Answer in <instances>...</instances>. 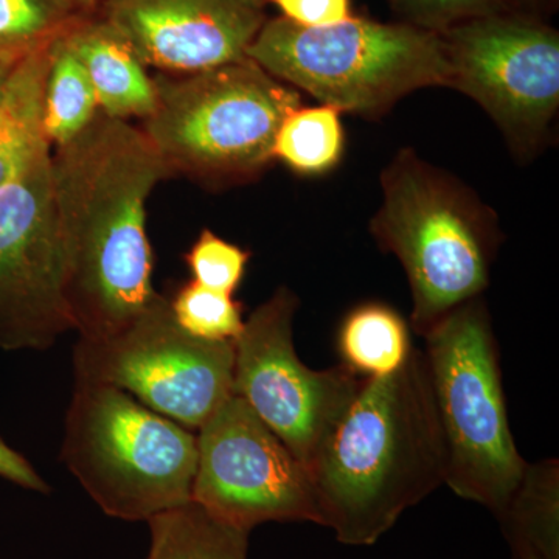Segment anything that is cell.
Here are the masks:
<instances>
[{"instance_id":"1","label":"cell","mask_w":559,"mask_h":559,"mask_svg":"<svg viewBox=\"0 0 559 559\" xmlns=\"http://www.w3.org/2000/svg\"><path fill=\"white\" fill-rule=\"evenodd\" d=\"M50 173L73 330L103 340L159 296L146 201L171 171L143 130L98 112L79 138L51 148Z\"/></svg>"},{"instance_id":"2","label":"cell","mask_w":559,"mask_h":559,"mask_svg":"<svg viewBox=\"0 0 559 559\" xmlns=\"http://www.w3.org/2000/svg\"><path fill=\"white\" fill-rule=\"evenodd\" d=\"M320 525L371 546L444 485L447 448L421 349L403 369L362 380L310 468Z\"/></svg>"},{"instance_id":"3","label":"cell","mask_w":559,"mask_h":559,"mask_svg":"<svg viewBox=\"0 0 559 559\" xmlns=\"http://www.w3.org/2000/svg\"><path fill=\"white\" fill-rule=\"evenodd\" d=\"M382 204L370 231L409 280L411 325L418 336L488 288L500 234L495 213L454 176L414 150L382 170Z\"/></svg>"},{"instance_id":"4","label":"cell","mask_w":559,"mask_h":559,"mask_svg":"<svg viewBox=\"0 0 559 559\" xmlns=\"http://www.w3.org/2000/svg\"><path fill=\"white\" fill-rule=\"evenodd\" d=\"M248 57L320 105L370 119L412 92L451 83L443 36L406 22L353 16L307 28L280 16L266 21Z\"/></svg>"},{"instance_id":"5","label":"cell","mask_w":559,"mask_h":559,"mask_svg":"<svg viewBox=\"0 0 559 559\" xmlns=\"http://www.w3.org/2000/svg\"><path fill=\"white\" fill-rule=\"evenodd\" d=\"M426 369L447 448L448 485L500 516L527 460L511 433L499 347L484 300L466 301L423 336Z\"/></svg>"},{"instance_id":"6","label":"cell","mask_w":559,"mask_h":559,"mask_svg":"<svg viewBox=\"0 0 559 559\" xmlns=\"http://www.w3.org/2000/svg\"><path fill=\"white\" fill-rule=\"evenodd\" d=\"M156 108L143 132L171 173L212 183L255 178L275 160L280 124L301 106L299 91L250 60L159 73Z\"/></svg>"},{"instance_id":"7","label":"cell","mask_w":559,"mask_h":559,"mask_svg":"<svg viewBox=\"0 0 559 559\" xmlns=\"http://www.w3.org/2000/svg\"><path fill=\"white\" fill-rule=\"evenodd\" d=\"M61 459L108 516L148 522L191 502L198 440L123 390L76 382Z\"/></svg>"},{"instance_id":"8","label":"cell","mask_w":559,"mask_h":559,"mask_svg":"<svg viewBox=\"0 0 559 559\" xmlns=\"http://www.w3.org/2000/svg\"><path fill=\"white\" fill-rule=\"evenodd\" d=\"M235 342L186 333L162 297L103 340H80L76 382L110 385L187 429H200L231 393Z\"/></svg>"},{"instance_id":"9","label":"cell","mask_w":559,"mask_h":559,"mask_svg":"<svg viewBox=\"0 0 559 559\" xmlns=\"http://www.w3.org/2000/svg\"><path fill=\"white\" fill-rule=\"evenodd\" d=\"M297 308L296 294L282 286L252 311L235 341L231 393L310 468L362 378L344 366L312 370L301 362L294 345Z\"/></svg>"},{"instance_id":"10","label":"cell","mask_w":559,"mask_h":559,"mask_svg":"<svg viewBox=\"0 0 559 559\" xmlns=\"http://www.w3.org/2000/svg\"><path fill=\"white\" fill-rule=\"evenodd\" d=\"M452 90L487 110L518 153L538 148L559 105V35L543 22L507 13L443 33Z\"/></svg>"},{"instance_id":"11","label":"cell","mask_w":559,"mask_h":559,"mask_svg":"<svg viewBox=\"0 0 559 559\" xmlns=\"http://www.w3.org/2000/svg\"><path fill=\"white\" fill-rule=\"evenodd\" d=\"M191 502L230 527L266 522L320 525L310 471L250 409L230 395L198 429Z\"/></svg>"},{"instance_id":"12","label":"cell","mask_w":559,"mask_h":559,"mask_svg":"<svg viewBox=\"0 0 559 559\" xmlns=\"http://www.w3.org/2000/svg\"><path fill=\"white\" fill-rule=\"evenodd\" d=\"M51 148L0 187V348H49L73 330L50 173Z\"/></svg>"},{"instance_id":"13","label":"cell","mask_w":559,"mask_h":559,"mask_svg":"<svg viewBox=\"0 0 559 559\" xmlns=\"http://www.w3.org/2000/svg\"><path fill=\"white\" fill-rule=\"evenodd\" d=\"M266 0H103L98 16L146 68L187 75L248 57Z\"/></svg>"},{"instance_id":"14","label":"cell","mask_w":559,"mask_h":559,"mask_svg":"<svg viewBox=\"0 0 559 559\" xmlns=\"http://www.w3.org/2000/svg\"><path fill=\"white\" fill-rule=\"evenodd\" d=\"M90 75L98 109L112 119L146 120L156 108V84L127 39L98 14L64 36Z\"/></svg>"},{"instance_id":"15","label":"cell","mask_w":559,"mask_h":559,"mask_svg":"<svg viewBox=\"0 0 559 559\" xmlns=\"http://www.w3.org/2000/svg\"><path fill=\"white\" fill-rule=\"evenodd\" d=\"M53 44L22 57L0 95V187L51 148L44 130V90Z\"/></svg>"},{"instance_id":"16","label":"cell","mask_w":559,"mask_h":559,"mask_svg":"<svg viewBox=\"0 0 559 559\" xmlns=\"http://www.w3.org/2000/svg\"><path fill=\"white\" fill-rule=\"evenodd\" d=\"M414 348L409 323L395 308L378 301L349 311L337 331L341 366L362 380L396 373Z\"/></svg>"},{"instance_id":"17","label":"cell","mask_w":559,"mask_h":559,"mask_svg":"<svg viewBox=\"0 0 559 559\" xmlns=\"http://www.w3.org/2000/svg\"><path fill=\"white\" fill-rule=\"evenodd\" d=\"M146 559H248V532L230 527L194 502L148 521Z\"/></svg>"},{"instance_id":"18","label":"cell","mask_w":559,"mask_h":559,"mask_svg":"<svg viewBox=\"0 0 559 559\" xmlns=\"http://www.w3.org/2000/svg\"><path fill=\"white\" fill-rule=\"evenodd\" d=\"M511 546H527L544 559H559V463H527L520 487L499 516Z\"/></svg>"},{"instance_id":"19","label":"cell","mask_w":559,"mask_h":559,"mask_svg":"<svg viewBox=\"0 0 559 559\" xmlns=\"http://www.w3.org/2000/svg\"><path fill=\"white\" fill-rule=\"evenodd\" d=\"M100 112L90 75L64 38L51 46L44 90V130L51 148L79 138Z\"/></svg>"},{"instance_id":"20","label":"cell","mask_w":559,"mask_h":559,"mask_svg":"<svg viewBox=\"0 0 559 559\" xmlns=\"http://www.w3.org/2000/svg\"><path fill=\"white\" fill-rule=\"evenodd\" d=\"M345 150L341 110L329 105L290 110L275 135L274 157L301 176L325 175Z\"/></svg>"},{"instance_id":"21","label":"cell","mask_w":559,"mask_h":559,"mask_svg":"<svg viewBox=\"0 0 559 559\" xmlns=\"http://www.w3.org/2000/svg\"><path fill=\"white\" fill-rule=\"evenodd\" d=\"M91 16L70 0H0V57L21 60Z\"/></svg>"},{"instance_id":"22","label":"cell","mask_w":559,"mask_h":559,"mask_svg":"<svg viewBox=\"0 0 559 559\" xmlns=\"http://www.w3.org/2000/svg\"><path fill=\"white\" fill-rule=\"evenodd\" d=\"M170 308L180 329L198 340L235 342L245 329L240 301L229 294L205 288L194 280L179 288Z\"/></svg>"},{"instance_id":"23","label":"cell","mask_w":559,"mask_h":559,"mask_svg":"<svg viewBox=\"0 0 559 559\" xmlns=\"http://www.w3.org/2000/svg\"><path fill=\"white\" fill-rule=\"evenodd\" d=\"M183 260L194 282L216 293L234 296L245 278L250 252L223 240L215 231L204 229Z\"/></svg>"},{"instance_id":"24","label":"cell","mask_w":559,"mask_h":559,"mask_svg":"<svg viewBox=\"0 0 559 559\" xmlns=\"http://www.w3.org/2000/svg\"><path fill=\"white\" fill-rule=\"evenodd\" d=\"M406 24L433 33L450 31L462 22L507 13V0H390Z\"/></svg>"},{"instance_id":"25","label":"cell","mask_w":559,"mask_h":559,"mask_svg":"<svg viewBox=\"0 0 559 559\" xmlns=\"http://www.w3.org/2000/svg\"><path fill=\"white\" fill-rule=\"evenodd\" d=\"M282 17L307 28L331 27L353 17L352 0H266Z\"/></svg>"},{"instance_id":"26","label":"cell","mask_w":559,"mask_h":559,"mask_svg":"<svg viewBox=\"0 0 559 559\" xmlns=\"http://www.w3.org/2000/svg\"><path fill=\"white\" fill-rule=\"evenodd\" d=\"M0 477L31 491H50L49 485L39 476L38 471L33 468L32 463L2 439H0Z\"/></svg>"},{"instance_id":"27","label":"cell","mask_w":559,"mask_h":559,"mask_svg":"<svg viewBox=\"0 0 559 559\" xmlns=\"http://www.w3.org/2000/svg\"><path fill=\"white\" fill-rule=\"evenodd\" d=\"M20 60H13V58L0 57V95H2L3 87H5L7 80H9L11 70L14 64Z\"/></svg>"},{"instance_id":"28","label":"cell","mask_w":559,"mask_h":559,"mask_svg":"<svg viewBox=\"0 0 559 559\" xmlns=\"http://www.w3.org/2000/svg\"><path fill=\"white\" fill-rule=\"evenodd\" d=\"M70 2L75 3L76 7L86 11L87 14H97L103 0H70Z\"/></svg>"},{"instance_id":"29","label":"cell","mask_w":559,"mask_h":559,"mask_svg":"<svg viewBox=\"0 0 559 559\" xmlns=\"http://www.w3.org/2000/svg\"><path fill=\"white\" fill-rule=\"evenodd\" d=\"M511 549H513L514 559H544L527 546H511Z\"/></svg>"},{"instance_id":"30","label":"cell","mask_w":559,"mask_h":559,"mask_svg":"<svg viewBox=\"0 0 559 559\" xmlns=\"http://www.w3.org/2000/svg\"><path fill=\"white\" fill-rule=\"evenodd\" d=\"M520 2H522V3H527V5H528V3H530V5H532V3L539 2V0H520Z\"/></svg>"}]
</instances>
